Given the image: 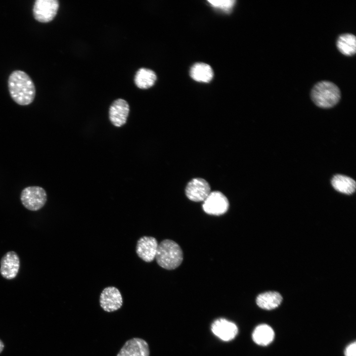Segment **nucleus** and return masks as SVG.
Masks as SVG:
<instances>
[{"label":"nucleus","instance_id":"nucleus-1","mask_svg":"<svg viewBox=\"0 0 356 356\" xmlns=\"http://www.w3.org/2000/svg\"><path fill=\"white\" fill-rule=\"evenodd\" d=\"M9 93L18 104L28 105L32 103L35 95V87L31 78L25 72L16 70L10 75L8 81Z\"/></svg>","mask_w":356,"mask_h":356},{"label":"nucleus","instance_id":"nucleus-2","mask_svg":"<svg viewBox=\"0 0 356 356\" xmlns=\"http://www.w3.org/2000/svg\"><path fill=\"white\" fill-rule=\"evenodd\" d=\"M155 259L161 267L169 270L174 269L182 263L183 253L176 242L165 239L158 244Z\"/></svg>","mask_w":356,"mask_h":356},{"label":"nucleus","instance_id":"nucleus-3","mask_svg":"<svg viewBox=\"0 0 356 356\" xmlns=\"http://www.w3.org/2000/svg\"><path fill=\"white\" fill-rule=\"evenodd\" d=\"M311 98L317 106L329 108L334 106L340 100L341 92L334 83L322 81L316 84L312 88Z\"/></svg>","mask_w":356,"mask_h":356},{"label":"nucleus","instance_id":"nucleus-4","mask_svg":"<svg viewBox=\"0 0 356 356\" xmlns=\"http://www.w3.org/2000/svg\"><path fill=\"white\" fill-rule=\"evenodd\" d=\"M20 200L23 206L32 211L42 209L47 201V193L42 187L29 186L24 188L20 194Z\"/></svg>","mask_w":356,"mask_h":356},{"label":"nucleus","instance_id":"nucleus-5","mask_svg":"<svg viewBox=\"0 0 356 356\" xmlns=\"http://www.w3.org/2000/svg\"><path fill=\"white\" fill-rule=\"evenodd\" d=\"M202 205L203 210L209 215L220 216L226 213L229 208V202L221 192H211Z\"/></svg>","mask_w":356,"mask_h":356},{"label":"nucleus","instance_id":"nucleus-6","mask_svg":"<svg viewBox=\"0 0 356 356\" xmlns=\"http://www.w3.org/2000/svg\"><path fill=\"white\" fill-rule=\"evenodd\" d=\"M58 8L57 0H37L33 7L34 17L40 22H49L56 16Z\"/></svg>","mask_w":356,"mask_h":356},{"label":"nucleus","instance_id":"nucleus-7","mask_svg":"<svg viewBox=\"0 0 356 356\" xmlns=\"http://www.w3.org/2000/svg\"><path fill=\"white\" fill-rule=\"evenodd\" d=\"M100 306L107 312L116 311L123 305L122 295L116 287L109 286L101 292L99 298Z\"/></svg>","mask_w":356,"mask_h":356},{"label":"nucleus","instance_id":"nucleus-8","mask_svg":"<svg viewBox=\"0 0 356 356\" xmlns=\"http://www.w3.org/2000/svg\"><path fill=\"white\" fill-rule=\"evenodd\" d=\"M211 192L209 183L202 178H195L187 184L185 194L190 200L194 202L204 201Z\"/></svg>","mask_w":356,"mask_h":356},{"label":"nucleus","instance_id":"nucleus-9","mask_svg":"<svg viewBox=\"0 0 356 356\" xmlns=\"http://www.w3.org/2000/svg\"><path fill=\"white\" fill-rule=\"evenodd\" d=\"M158 243L155 238L152 236H143L137 241L135 251L139 258L149 263L155 258Z\"/></svg>","mask_w":356,"mask_h":356},{"label":"nucleus","instance_id":"nucleus-10","mask_svg":"<svg viewBox=\"0 0 356 356\" xmlns=\"http://www.w3.org/2000/svg\"><path fill=\"white\" fill-rule=\"evenodd\" d=\"M0 273L5 279H13L16 277L20 268V259L14 251L7 252L1 259Z\"/></svg>","mask_w":356,"mask_h":356},{"label":"nucleus","instance_id":"nucleus-11","mask_svg":"<svg viewBox=\"0 0 356 356\" xmlns=\"http://www.w3.org/2000/svg\"><path fill=\"white\" fill-rule=\"evenodd\" d=\"M211 330L214 335L224 341L234 339L238 332V327L234 323L222 318L213 322Z\"/></svg>","mask_w":356,"mask_h":356},{"label":"nucleus","instance_id":"nucleus-12","mask_svg":"<svg viewBox=\"0 0 356 356\" xmlns=\"http://www.w3.org/2000/svg\"><path fill=\"white\" fill-rule=\"evenodd\" d=\"M148 343L143 339L134 338L128 340L117 356H149Z\"/></svg>","mask_w":356,"mask_h":356},{"label":"nucleus","instance_id":"nucleus-13","mask_svg":"<svg viewBox=\"0 0 356 356\" xmlns=\"http://www.w3.org/2000/svg\"><path fill=\"white\" fill-rule=\"evenodd\" d=\"M130 111L128 102L119 98L111 105L109 110V117L111 123L116 127H121L126 124Z\"/></svg>","mask_w":356,"mask_h":356},{"label":"nucleus","instance_id":"nucleus-14","mask_svg":"<svg viewBox=\"0 0 356 356\" xmlns=\"http://www.w3.org/2000/svg\"><path fill=\"white\" fill-rule=\"evenodd\" d=\"M274 332L268 325L261 324L257 326L252 333V339L257 345L267 346L274 340Z\"/></svg>","mask_w":356,"mask_h":356},{"label":"nucleus","instance_id":"nucleus-15","mask_svg":"<svg viewBox=\"0 0 356 356\" xmlns=\"http://www.w3.org/2000/svg\"><path fill=\"white\" fill-rule=\"evenodd\" d=\"M282 301V296L275 291H268L259 294L256 298V304L260 308L271 310L277 308Z\"/></svg>","mask_w":356,"mask_h":356},{"label":"nucleus","instance_id":"nucleus-16","mask_svg":"<svg viewBox=\"0 0 356 356\" xmlns=\"http://www.w3.org/2000/svg\"><path fill=\"white\" fill-rule=\"evenodd\" d=\"M336 45L339 51L346 56H352L356 51V38L354 35L343 34L339 36Z\"/></svg>","mask_w":356,"mask_h":356},{"label":"nucleus","instance_id":"nucleus-17","mask_svg":"<svg viewBox=\"0 0 356 356\" xmlns=\"http://www.w3.org/2000/svg\"><path fill=\"white\" fill-rule=\"evenodd\" d=\"M333 188L337 191L346 194H352L356 190V181L346 176L336 175L331 180Z\"/></svg>","mask_w":356,"mask_h":356},{"label":"nucleus","instance_id":"nucleus-18","mask_svg":"<svg viewBox=\"0 0 356 356\" xmlns=\"http://www.w3.org/2000/svg\"><path fill=\"white\" fill-rule=\"evenodd\" d=\"M190 75L196 81L208 83L212 79L214 74L210 65L204 63H197L191 67Z\"/></svg>","mask_w":356,"mask_h":356},{"label":"nucleus","instance_id":"nucleus-19","mask_svg":"<svg viewBox=\"0 0 356 356\" xmlns=\"http://www.w3.org/2000/svg\"><path fill=\"white\" fill-rule=\"evenodd\" d=\"M156 79V75L153 71L141 68L135 74L134 82L138 88L147 89L154 85Z\"/></svg>","mask_w":356,"mask_h":356},{"label":"nucleus","instance_id":"nucleus-20","mask_svg":"<svg viewBox=\"0 0 356 356\" xmlns=\"http://www.w3.org/2000/svg\"><path fill=\"white\" fill-rule=\"evenodd\" d=\"M208 1L213 7L225 11L229 10L235 2L234 0H209Z\"/></svg>","mask_w":356,"mask_h":356},{"label":"nucleus","instance_id":"nucleus-21","mask_svg":"<svg viewBox=\"0 0 356 356\" xmlns=\"http://www.w3.org/2000/svg\"><path fill=\"white\" fill-rule=\"evenodd\" d=\"M344 355L345 356H356V342L355 341L346 347Z\"/></svg>","mask_w":356,"mask_h":356},{"label":"nucleus","instance_id":"nucleus-22","mask_svg":"<svg viewBox=\"0 0 356 356\" xmlns=\"http://www.w3.org/2000/svg\"><path fill=\"white\" fill-rule=\"evenodd\" d=\"M4 347L3 342L0 340V353L2 351Z\"/></svg>","mask_w":356,"mask_h":356}]
</instances>
